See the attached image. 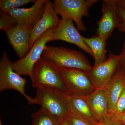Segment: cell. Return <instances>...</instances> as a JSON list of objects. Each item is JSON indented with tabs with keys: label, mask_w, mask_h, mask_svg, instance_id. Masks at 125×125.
Masks as SVG:
<instances>
[{
	"label": "cell",
	"mask_w": 125,
	"mask_h": 125,
	"mask_svg": "<svg viewBox=\"0 0 125 125\" xmlns=\"http://www.w3.org/2000/svg\"><path fill=\"white\" fill-rule=\"evenodd\" d=\"M60 21L54 10L52 2L47 0L44 5L42 18L31 29L29 41L30 49L40 36L49 30L56 28Z\"/></svg>",
	"instance_id": "11"
},
{
	"label": "cell",
	"mask_w": 125,
	"mask_h": 125,
	"mask_svg": "<svg viewBox=\"0 0 125 125\" xmlns=\"http://www.w3.org/2000/svg\"><path fill=\"white\" fill-rule=\"evenodd\" d=\"M47 0H37L29 8L13 9L8 13L14 19L17 24L29 25L33 28L42 18Z\"/></svg>",
	"instance_id": "13"
},
{
	"label": "cell",
	"mask_w": 125,
	"mask_h": 125,
	"mask_svg": "<svg viewBox=\"0 0 125 125\" xmlns=\"http://www.w3.org/2000/svg\"><path fill=\"white\" fill-rule=\"evenodd\" d=\"M125 110V87L123 89L115 106L111 113L115 116L117 117L123 113Z\"/></svg>",
	"instance_id": "23"
},
{
	"label": "cell",
	"mask_w": 125,
	"mask_h": 125,
	"mask_svg": "<svg viewBox=\"0 0 125 125\" xmlns=\"http://www.w3.org/2000/svg\"><path fill=\"white\" fill-rule=\"evenodd\" d=\"M42 56L60 67L77 69L86 72L92 67L84 54L79 51L64 47L46 45Z\"/></svg>",
	"instance_id": "2"
},
{
	"label": "cell",
	"mask_w": 125,
	"mask_h": 125,
	"mask_svg": "<svg viewBox=\"0 0 125 125\" xmlns=\"http://www.w3.org/2000/svg\"><path fill=\"white\" fill-rule=\"evenodd\" d=\"M53 29L49 30L40 36L24 57L13 62L12 67L16 73L20 75H28L31 80L34 66L42 57L46 43L49 42Z\"/></svg>",
	"instance_id": "6"
},
{
	"label": "cell",
	"mask_w": 125,
	"mask_h": 125,
	"mask_svg": "<svg viewBox=\"0 0 125 125\" xmlns=\"http://www.w3.org/2000/svg\"><path fill=\"white\" fill-rule=\"evenodd\" d=\"M116 117L120 122L122 125H125V112L120 114Z\"/></svg>",
	"instance_id": "26"
},
{
	"label": "cell",
	"mask_w": 125,
	"mask_h": 125,
	"mask_svg": "<svg viewBox=\"0 0 125 125\" xmlns=\"http://www.w3.org/2000/svg\"><path fill=\"white\" fill-rule=\"evenodd\" d=\"M120 55L118 65L114 74L119 75L123 79L125 83V40Z\"/></svg>",
	"instance_id": "21"
},
{
	"label": "cell",
	"mask_w": 125,
	"mask_h": 125,
	"mask_svg": "<svg viewBox=\"0 0 125 125\" xmlns=\"http://www.w3.org/2000/svg\"><path fill=\"white\" fill-rule=\"evenodd\" d=\"M98 0H55L53 7L57 14L62 18L70 19L74 21L77 29L80 31L87 30L82 19L90 16L89 10Z\"/></svg>",
	"instance_id": "4"
},
{
	"label": "cell",
	"mask_w": 125,
	"mask_h": 125,
	"mask_svg": "<svg viewBox=\"0 0 125 125\" xmlns=\"http://www.w3.org/2000/svg\"><path fill=\"white\" fill-rule=\"evenodd\" d=\"M116 5L125 10V0H116Z\"/></svg>",
	"instance_id": "27"
},
{
	"label": "cell",
	"mask_w": 125,
	"mask_h": 125,
	"mask_svg": "<svg viewBox=\"0 0 125 125\" xmlns=\"http://www.w3.org/2000/svg\"><path fill=\"white\" fill-rule=\"evenodd\" d=\"M32 117V125H61V121L42 108Z\"/></svg>",
	"instance_id": "18"
},
{
	"label": "cell",
	"mask_w": 125,
	"mask_h": 125,
	"mask_svg": "<svg viewBox=\"0 0 125 125\" xmlns=\"http://www.w3.org/2000/svg\"><path fill=\"white\" fill-rule=\"evenodd\" d=\"M0 125H2V122H1V120H0Z\"/></svg>",
	"instance_id": "29"
},
{
	"label": "cell",
	"mask_w": 125,
	"mask_h": 125,
	"mask_svg": "<svg viewBox=\"0 0 125 125\" xmlns=\"http://www.w3.org/2000/svg\"><path fill=\"white\" fill-rule=\"evenodd\" d=\"M85 98L99 122L102 121L108 116L109 106L104 88L96 89Z\"/></svg>",
	"instance_id": "15"
},
{
	"label": "cell",
	"mask_w": 125,
	"mask_h": 125,
	"mask_svg": "<svg viewBox=\"0 0 125 125\" xmlns=\"http://www.w3.org/2000/svg\"><path fill=\"white\" fill-rule=\"evenodd\" d=\"M65 94L53 89L38 88L35 98L41 108L61 121L70 113Z\"/></svg>",
	"instance_id": "3"
},
{
	"label": "cell",
	"mask_w": 125,
	"mask_h": 125,
	"mask_svg": "<svg viewBox=\"0 0 125 125\" xmlns=\"http://www.w3.org/2000/svg\"><path fill=\"white\" fill-rule=\"evenodd\" d=\"M0 30L4 31L18 24L14 19L8 13L0 12Z\"/></svg>",
	"instance_id": "20"
},
{
	"label": "cell",
	"mask_w": 125,
	"mask_h": 125,
	"mask_svg": "<svg viewBox=\"0 0 125 125\" xmlns=\"http://www.w3.org/2000/svg\"><path fill=\"white\" fill-rule=\"evenodd\" d=\"M100 125H122L120 122L111 113L109 115L102 121L100 122Z\"/></svg>",
	"instance_id": "25"
},
{
	"label": "cell",
	"mask_w": 125,
	"mask_h": 125,
	"mask_svg": "<svg viewBox=\"0 0 125 125\" xmlns=\"http://www.w3.org/2000/svg\"><path fill=\"white\" fill-rule=\"evenodd\" d=\"M125 87V83L122 78L118 75L114 74L104 88L108 102L109 113L114 109Z\"/></svg>",
	"instance_id": "17"
},
{
	"label": "cell",
	"mask_w": 125,
	"mask_h": 125,
	"mask_svg": "<svg viewBox=\"0 0 125 125\" xmlns=\"http://www.w3.org/2000/svg\"><path fill=\"white\" fill-rule=\"evenodd\" d=\"M61 125H70L65 119L61 121Z\"/></svg>",
	"instance_id": "28"
},
{
	"label": "cell",
	"mask_w": 125,
	"mask_h": 125,
	"mask_svg": "<svg viewBox=\"0 0 125 125\" xmlns=\"http://www.w3.org/2000/svg\"><path fill=\"white\" fill-rule=\"evenodd\" d=\"M83 39L93 54L94 65L99 64L107 60V40L97 35L90 38L83 36Z\"/></svg>",
	"instance_id": "16"
},
{
	"label": "cell",
	"mask_w": 125,
	"mask_h": 125,
	"mask_svg": "<svg viewBox=\"0 0 125 125\" xmlns=\"http://www.w3.org/2000/svg\"><path fill=\"white\" fill-rule=\"evenodd\" d=\"M116 6V0H104L102 2V15L97 22V35L107 41L118 27L119 19Z\"/></svg>",
	"instance_id": "10"
},
{
	"label": "cell",
	"mask_w": 125,
	"mask_h": 125,
	"mask_svg": "<svg viewBox=\"0 0 125 125\" xmlns=\"http://www.w3.org/2000/svg\"><path fill=\"white\" fill-rule=\"evenodd\" d=\"M65 119L70 125H100V123L99 124L92 123L71 112Z\"/></svg>",
	"instance_id": "22"
},
{
	"label": "cell",
	"mask_w": 125,
	"mask_h": 125,
	"mask_svg": "<svg viewBox=\"0 0 125 125\" xmlns=\"http://www.w3.org/2000/svg\"><path fill=\"white\" fill-rule=\"evenodd\" d=\"M60 68L64 79L67 93L86 97L96 90L85 72L77 69Z\"/></svg>",
	"instance_id": "8"
},
{
	"label": "cell",
	"mask_w": 125,
	"mask_h": 125,
	"mask_svg": "<svg viewBox=\"0 0 125 125\" xmlns=\"http://www.w3.org/2000/svg\"><path fill=\"white\" fill-rule=\"evenodd\" d=\"M116 9L119 19L117 29L120 32H125V10L117 5Z\"/></svg>",
	"instance_id": "24"
},
{
	"label": "cell",
	"mask_w": 125,
	"mask_h": 125,
	"mask_svg": "<svg viewBox=\"0 0 125 125\" xmlns=\"http://www.w3.org/2000/svg\"><path fill=\"white\" fill-rule=\"evenodd\" d=\"M12 64L13 62L9 59L7 53L2 52L0 61V92L15 90L22 94L30 105L38 104L35 98L30 97L25 93L27 81L14 71Z\"/></svg>",
	"instance_id": "5"
},
{
	"label": "cell",
	"mask_w": 125,
	"mask_h": 125,
	"mask_svg": "<svg viewBox=\"0 0 125 125\" xmlns=\"http://www.w3.org/2000/svg\"><path fill=\"white\" fill-rule=\"evenodd\" d=\"M70 112L94 124L100 122L97 120L85 97L66 93L65 94Z\"/></svg>",
	"instance_id": "14"
},
{
	"label": "cell",
	"mask_w": 125,
	"mask_h": 125,
	"mask_svg": "<svg viewBox=\"0 0 125 125\" xmlns=\"http://www.w3.org/2000/svg\"><path fill=\"white\" fill-rule=\"evenodd\" d=\"M32 28L29 25L17 24L4 31L19 59L24 57L30 50L29 41Z\"/></svg>",
	"instance_id": "12"
},
{
	"label": "cell",
	"mask_w": 125,
	"mask_h": 125,
	"mask_svg": "<svg viewBox=\"0 0 125 125\" xmlns=\"http://www.w3.org/2000/svg\"><path fill=\"white\" fill-rule=\"evenodd\" d=\"M120 60V55L108 51V58L104 62L92 67L85 74L96 89L104 88L111 81Z\"/></svg>",
	"instance_id": "7"
},
{
	"label": "cell",
	"mask_w": 125,
	"mask_h": 125,
	"mask_svg": "<svg viewBox=\"0 0 125 125\" xmlns=\"http://www.w3.org/2000/svg\"><path fill=\"white\" fill-rule=\"evenodd\" d=\"M31 80L33 87L36 89L49 88L64 93H68L60 67L42 57L34 66Z\"/></svg>",
	"instance_id": "1"
},
{
	"label": "cell",
	"mask_w": 125,
	"mask_h": 125,
	"mask_svg": "<svg viewBox=\"0 0 125 125\" xmlns=\"http://www.w3.org/2000/svg\"><path fill=\"white\" fill-rule=\"evenodd\" d=\"M54 40H62L76 45L94 57L92 52L83 41V36L70 19L62 18L58 26L52 30L49 42Z\"/></svg>",
	"instance_id": "9"
},
{
	"label": "cell",
	"mask_w": 125,
	"mask_h": 125,
	"mask_svg": "<svg viewBox=\"0 0 125 125\" xmlns=\"http://www.w3.org/2000/svg\"><path fill=\"white\" fill-rule=\"evenodd\" d=\"M34 0H0V9L1 12L8 13L9 11L20 8L23 6L31 3H34Z\"/></svg>",
	"instance_id": "19"
},
{
	"label": "cell",
	"mask_w": 125,
	"mask_h": 125,
	"mask_svg": "<svg viewBox=\"0 0 125 125\" xmlns=\"http://www.w3.org/2000/svg\"><path fill=\"white\" fill-rule=\"evenodd\" d=\"M124 112H125V111H124Z\"/></svg>",
	"instance_id": "30"
}]
</instances>
